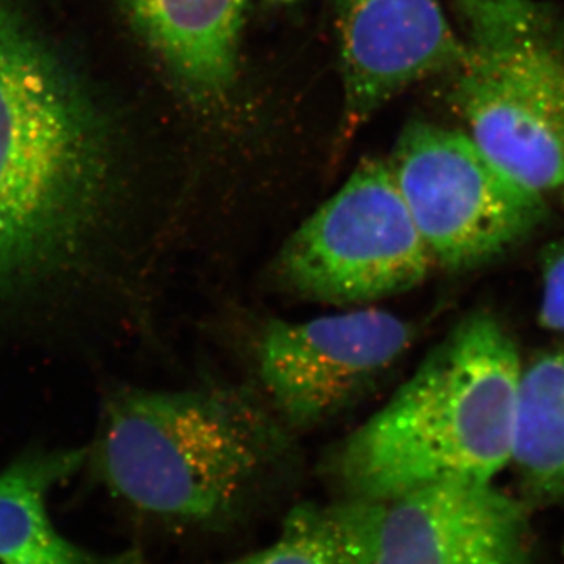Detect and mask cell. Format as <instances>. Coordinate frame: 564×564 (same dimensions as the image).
Here are the masks:
<instances>
[{
	"mask_svg": "<svg viewBox=\"0 0 564 564\" xmlns=\"http://www.w3.org/2000/svg\"><path fill=\"white\" fill-rule=\"evenodd\" d=\"M106 124L74 70L0 0V306L90 284L118 239Z\"/></svg>",
	"mask_w": 564,
	"mask_h": 564,
	"instance_id": "1",
	"label": "cell"
},
{
	"mask_svg": "<svg viewBox=\"0 0 564 564\" xmlns=\"http://www.w3.org/2000/svg\"><path fill=\"white\" fill-rule=\"evenodd\" d=\"M522 367L496 315H467L334 448L329 477L345 499L370 502L443 481H494L513 458Z\"/></svg>",
	"mask_w": 564,
	"mask_h": 564,
	"instance_id": "2",
	"label": "cell"
},
{
	"mask_svg": "<svg viewBox=\"0 0 564 564\" xmlns=\"http://www.w3.org/2000/svg\"><path fill=\"white\" fill-rule=\"evenodd\" d=\"M293 440L251 389H137L111 403L98 456L106 484L135 510L215 532L247 514L291 464Z\"/></svg>",
	"mask_w": 564,
	"mask_h": 564,
	"instance_id": "3",
	"label": "cell"
},
{
	"mask_svg": "<svg viewBox=\"0 0 564 564\" xmlns=\"http://www.w3.org/2000/svg\"><path fill=\"white\" fill-rule=\"evenodd\" d=\"M464 31L454 99L467 135L543 198H564V10L452 0Z\"/></svg>",
	"mask_w": 564,
	"mask_h": 564,
	"instance_id": "4",
	"label": "cell"
},
{
	"mask_svg": "<svg viewBox=\"0 0 564 564\" xmlns=\"http://www.w3.org/2000/svg\"><path fill=\"white\" fill-rule=\"evenodd\" d=\"M434 267L388 162L367 159L285 240L273 276L296 299L361 307L413 291Z\"/></svg>",
	"mask_w": 564,
	"mask_h": 564,
	"instance_id": "5",
	"label": "cell"
},
{
	"mask_svg": "<svg viewBox=\"0 0 564 564\" xmlns=\"http://www.w3.org/2000/svg\"><path fill=\"white\" fill-rule=\"evenodd\" d=\"M388 165L434 265L448 272L499 261L547 220V199L499 169L467 133L413 122Z\"/></svg>",
	"mask_w": 564,
	"mask_h": 564,
	"instance_id": "6",
	"label": "cell"
},
{
	"mask_svg": "<svg viewBox=\"0 0 564 564\" xmlns=\"http://www.w3.org/2000/svg\"><path fill=\"white\" fill-rule=\"evenodd\" d=\"M414 340L413 323L377 306L273 318L254 345L259 395L293 434L313 432L369 397Z\"/></svg>",
	"mask_w": 564,
	"mask_h": 564,
	"instance_id": "7",
	"label": "cell"
},
{
	"mask_svg": "<svg viewBox=\"0 0 564 564\" xmlns=\"http://www.w3.org/2000/svg\"><path fill=\"white\" fill-rule=\"evenodd\" d=\"M343 139L415 82L458 68L462 39L436 0H339Z\"/></svg>",
	"mask_w": 564,
	"mask_h": 564,
	"instance_id": "8",
	"label": "cell"
},
{
	"mask_svg": "<svg viewBox=\"0 0 564 564\" xmlns=\"http://www.w3.org/2000/svg\"><path fill=\"white\" fill-rule=\"evenodd\" d=\"M384 503L372 564H525V516L494 481H443Z\"/></svg>",
	"mask_w": 564,
	"mask_h": 564,
	"instance_id": "9",
	"label": "cell"
},
{
	"mask_svg": "<svg viewBox=\"0 0 564 564\" xmlns=\"http://www.w3.org/2000/svg\"><path fill=\"white\" fill-rule=\"evenodd\" d=\"M141 35L202 102L236 79L245 0H122Z\"/></svg>",
	"mask_w": 564,
	"mask_h": 564,
	"instance_id": "10",
	"label": "cell"
},
{
	"mask_svg": "<svg viewBox=\"0 0 564 564\" xmlns=\"http://www.w3.org/2000/svg\"><path fill=\"white\" fill-rule=\"evenodd\" d=\"M84 462L80 451L24 456L0 473V564H144L141 552L98 554L58 532L47 499Z\"/></svg>",
	"mask_w": 564,
	"mask_h": 564,
	"instance_id": "11",
	"label": "cell"
},
{
	"mask_svg": "<svg viewBox=\"0 0 564 564\" xmlns=\"http://www.w3.org/2000/svg\"><path fill=\"white\" fill-rule=\"evenodd\" d=\"M383 511V502L370 500L300 503L273 544L220 564H372Z\"/></svg>",
	"mask_w": 564,
	"mask_h": 564,
	"instance_id": "12",
	"label": "cell"
},
{
	"mask_svg": "<svg viewBox=\"0 0 564 564\" xmlns=\"http://www.w3.org/2000/svg\"><path fill=\"white\" fill-rule=\"evenodd\" d=\"M511 466L545 502H564V347L522 367Z\"/></svg>",
	"mask_w": 564,
	"mask_h": 564,
	"instance_id": "13",
	"label": "cell"
},
{
	"mask_svg": "<svg viewBox=\"0 0 564 564\" xmlns=\"http://www.w3.org/2000/svg\"><path fill=\"white\" fill-rule=\"evenodd\" d=\"M540 323L564 339V232L541 252Z\"/></svg>",
	"mask_w": 564,
	"mask_h": 564,
	"instance_id": "14",
	"label": "cell"
},
{
	"mask_svg": "<svg viewBox=\"0 0 564 564\" xmlns=\"http://www.w3.org/2000/svg\"><path fill=\"white\" fill-rule=\"evenodd\" d=\"M276 2H285V3H288V2H295V0H276Z\"/></svg>",
	"mask_w": 564,
	"mask_h": 564,
	"instance_id": "15",
	"label": "cell"
}]
</instances>
